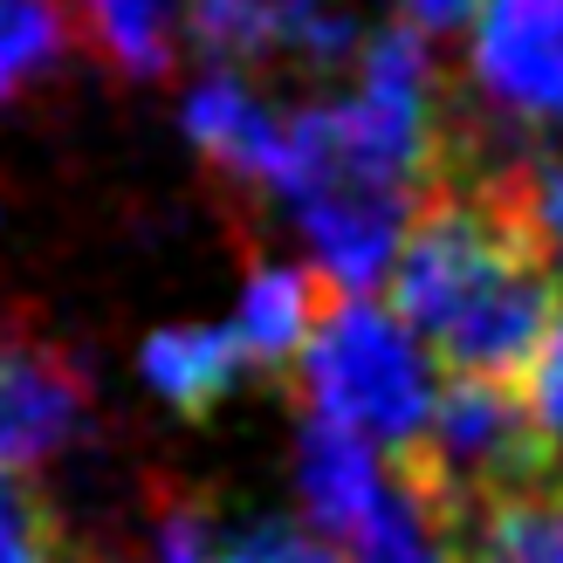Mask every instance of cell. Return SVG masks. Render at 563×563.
<instances>
[{
    "label": "cell",
    "instance_id": "cell-18",
    "mask_svg": "<svg viewBox=\"0 0 563 563\" xmlns=\"http://www.w3.org/2000/svg\"><path fill=\"white\" fill-rule=\"evenodd\" d=\"M412 14V27H427V35H446V27H467L482 14V0H399Z\"/></svg>",
    "mask_w": 563,
    "mask_h": 563
},
{
    "label": "cell",
    "instance_id": "cell-3",
    "mask_svg": "<svg viewBox=\"0 0 563 563\" xmlns=\"http://www.w3.org/2000/svg\"><path fill=\"white\" fill-rule=\"evenodd\" d=\"M296 385L317 419H336V427L378 440L385 454H399L406 440L427 433L440 399L419 330L399 323V309H378L364 296L330 302V317L296 357Z\"/></svg>",
    "mask_w": 563,
    "mask_h": 563
},
{
    "label": "cell",
    "instance_id": "cell-9",
    "mask_svg": "<svg viewBox=\"0 0 563 563\" xmlns=\"http://www.w3.org/2000/svg\"><path fill=\"white\" fill-rule=\"evenodd\" d=\"M296 488H302V509L323 537H344L357 543V529L378 516V501L391 488L385 461L364 446V433L336 427V419H302V446H296Z\"/></svg>",
    "mask_w": 563,
    "mask_h": 563
},
{
    "label": "cell",
    "instance_id": "cell-13",
    "mask_svg": "<svg viewBox=\"0 0 563 563\" xmlns=\"http://www.w3.org/2000/svg\"><path fill=\"white\" fill-rule=\"evenodd\" d=\"M76 21L124 82H165L179 63L186 0H76Z\"/></svg>",
    "mask_w": 563,
    "mask_h": 563
},
{
    "label": "cell",
    "instance_id": "cell-15",
    "mask_svg": "<svg viewBox=\"0 0 563 563\" xmlns=\"http://www.w3.org/2000/svg\"><path fill=\"white\" fill-rule=\"evenodd\" d=\"M385 474H391V467H385ZM351 556H357V563H454V550H446V537H440V522L419 509L399 482L385 488L378 516L357 529Z\"/></svg>",
    "mask_w": 563,
    "mask_h": 563
},
{
    "label": "cell",
    "instance_id": "cell-11",
    "mask_svg": "<svg viewBox=\"0 0 563 563\" xmlns=\"http://www.w3.org/2000/svg\"><path fill=\"white\" fill-rule=\"evenodd\" d=\"M137 364H145V385L165 406H179L186 419H207L241 385V372L255 357H247V344L234 330H186L179 323V330H158Z\"/></svg>",
    "mask_w": 563,
    "mask_h": 563
},
{
    "label": "cell",
    "instance_id": "cell-8",
    "mask_svg": "<svg viewBox=\"0 0 563 563\" xmlns=\"http://www.w3.org/2000/svg\"><path fill=\"white\" fill-rule=\"evenodd\" d=\"M186 137L200 145V158L213 173H228L247 192H275L282 200V179H289V124H275L241 76L213 69L186 97Z\"/></svg>",
    "mask_w": 563,
    "mask_h": 563
},
{
    "label": "cell",
    "instance_id": "cell-4",
    "mask_svg": "<svg viewBox=\"0 0 563 563\" xmlns=\"http://www.w3.org/2000/svg\"><path fill=\"white\" fill-rule=\"evenodd\" d=\"M467 63L482 103L563 124V0H482Z\"/></svg>",
    "mask_w": 563,
    "mask_h": 563
},
{
    "label": "cell",
    "instance_id": "cell-10",
    "mask_svg": "<svg viewBox=\"0 0 563 563\" xmlns=\"http://www.w3.org/2000/svg\"><path fill=\"white\" fill-rule=\"evenodd\" d=\"M336 296H351V289H336L323 268H255V282L241 296V317H234V336L247 344L255 364H296Z\"/></svg>",
    "mask_w": 563,
    "mask_h": 563
},
{
    "label": "cell",
    "instance_id": "cell-7",
    "mask_svg": "<svg viewBox=\"0 0 563 563\" xmlns=\"http://www.w3.org/2000/svg\"><path fill=\"white\" fill-rule=\"evenodd\" d=\"M186 27L220 63H262L282 48L309 63H344L357 48V21L330 0H186Z\"/></svg>",
    "mask_w": 563,
    "mask_h": 563
},
{
    "label": "cell",
    "instance_id": "cell-2",
    "mask_svg": "<svg viewBox=\"0 0 563 563\" xmlns=\"http://www.w3.org/2000/svg\"><path fill=\"white\" fill-rule=\"evenodd\" d=\"M385 467L446 537L488 501L556 482V433L522 385L446 372L427 433L385 454Z\"/></svg>",
    "mask_w": 563,
    "mask_h": 563
},
{
    "label": "cell",
    "instance_id": "cell-1",
    "mask_svg": "<svg viewBox=\"0 0 563 563\" xmlns=\"http://www.w3.org/2000/svg\"><path fill=\"white\" fill-rule=\"evenodd\" d=\"M556 255L563 247L537 228L509 165L495 158L419 200L385 282L399 323L427 336L446 372L529 391L563 330Z\"/></svg>",
    "mask_w": 563,
    "mask_h": 563
},
{
    "label": "cell",
    "instance_id": "cell-14",
    "mask_svg": "<svg viewBox=\"0 0 563 563\" xmlns=\"http://www.w3.org/2000/svg\"><path fill=\"white\" fill-rule=\"evenodd\" d=\"M69 48V14L55 0H0V110Z\"/></svg>",
    "mask_w": 563,
    "mask_h": 563
},
{
    "label": "cell",
    "instance_id": "cell-16",
    "mask_svg": "<svg viewBox=\"0 0 563 563\" xmlns=\"http://www.w3.org/2000/svg\"><path fill=\"white\" fill-rule=\"evenodd\" d=\"M0 563H76L63 516L14 467H0Z\"/></svg>",
    "mask_w": 563,
    "mask_h": 563
},
{
    "label": "cell",
    "instance_id": "cell-12",
    "mask_svg": "<svg viewBox=\"0 0 563 563\" xmlns=\"http://www.w3.org/2000/svg\"><path fill=\"white\" fill-rule=\"evenodd\" d=\"M454 563H563V482L516 488L446 529Z\"/></svg>",
    "mask_w": 563,
    "mask_h": 563
},
{
    "label": "cell",
    "instance_id": "cell-19",
    "mask_svg": "<svg viewBox=\"0 0 563 563\" xmlns=\"http://www.w3.org/2000/svg\"><path fill=\"white\" fill-rule=\"evenodd\" d=\"M213 563H275V556L262 550V537H255V529H247V537H241V543H228V550H220Z\"/></svg>",
    "mask_w": 563,
    "mask_h": 563
},
{
    "label": "cell",
    "instance_id": "cell-6",
    "mask_svg": "<svg viewBox=\"0 0 563 563\" xmlns=\"http://www.w3.org/2000/svg\"><path fill=\"white\" fill-rule=\"evenodd\" d=\"M90 427V378L55 344H14L0 351V467L27 474L35 461Z\"/></svg>",
    "mask_w": 563,
    "mask_h": 563
},
{
    "label": "cell",
    "instance_id": "cell-5",
    "mask_svg": "<svg viewBox=\"0 0 563 563\" xmlns=\"http://www.w3.org/2000/svg\"><path fill=\"white\" fill-rule=\"evenodd\" d=\"M296 213H302L309 247H317V268L336 282V289L364 296L372 282L391 275V262H399V241H406L412 213H419V192L336 173V179L309 186L296 200Z\"/></svg>",
    "mask_w": 563,
    "mask_h": 563
},
{
    "label": "cell",
    "instance_id": "cell-17",
    "mask_svg": "<svg viewBox=\"0 0 563 563\" xmlns=\"http://www.w3.org/2000/svg\"><path fill=\"white\" fill-rule=\"evenodd\" d=\"M152 550H158V563H213L220 556L213 509L192 488L158 482V495H152Z\"/></svg>",
    "mask_w": 563,
    "mask_h": 563
}]
</instances>
